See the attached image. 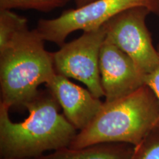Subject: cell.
I'll use <instances>...</instances> for the list:
<instances>
[{"label": "cell", "mask_w": 159, "mask_h": 159, "mask_svg": "<svg viewBox=\"0 0 159 159\" xmlns=\"http://www.w3.org/2000/svg\"><path fill=\"white\" fill-rule=\"evenodd\" d=\"M132 159H159V121L142 143L136 147Z\"/></svg>", "instance_id": "7c38bea8"}, {"label": "cell", "mask_w": 159, "mask_h": 159, "mask_svg": "<svg viewBox=\"0 0 159 159\" xmlns=\"http://www.w3.org/2000/svg\"><path fill=\"white\" fill-rule=\"evenodd\" d=\"M157 49H158L159 53V44ZM144 82L145 85H148L154 91V93L156 94L159 99V64L152 72L144 75Z\"/></svg>", "instance_id": "4fadbf2b"}, {"label": "cell", "mask_w": 159, "mask_h": 159, "mask_svg": "<svg viewBox=\"0 0 159 159\" xmlns=\"http://www.w3.org/2000/svg\"><path fill=\"white\" fill-rule=\"evenodd\" d=\"M159 120V99L148 85L102 107L88 127L77 134L69 148L99 143H127L137 147Z\"/></svg>", "instance_id": "7a4b0ae2"}, {"label": "cell", "mask_w": 159, "mask_h": 159, "mask_svg": "<svg viewBox=\"0 0 159 159\" xmlns=\"http://www.w3.org/2000/svg\"><path fill=\"white\" fill-rule=\"evenodd\" d=\"M44 41L35 29L27 27L0 48V103L25 108L39 85L57 74L52 52L46 50Z\"/></svg>", "instance_id": "3957f363"}, {"label": "cell", "mask_w": 159, "mask_h": 159, "mask_svg": "<svg viewBox=\"0 0 159 159\" xmlns=\"http://www.w3.org/2000/svg\"><path fill=\"white\" fill-rule=\"evenodd\" d=\"M106 35L103 25L83 31L78 39L65 43L59 50L52 52L57 74L80 81L98 98L105 96L99 71V52Z\"/></svg>", "instance_id": "5b68a950"}, {"label": "cell", "mask_w": 159, "mask_h": 159, "mask_svg": "<svg viewBox=\"0 0 159 159\" xmlns=\"http://www.w3.org/2000/svg\"><path fill=\"white\" fill-rule=\"evenodd\" d=\"M1 159H36V158H2Z\"/></svg>", "instance_id": "9a60e30c"}, {"label": "cell", "mask_w": 159, "mask_h": 159, "mask_svg": "<svg viewBox=\"0 0 159 159\" xmlns=\"http://www.w3.org/2000/svg\"><path fill=\"white\" fill-rule=\"evenodd\" d=\"M60 105L48 89L37 93L25 105L29 116L13 122L9 108L0 103V154L2 158H38L45 152L69 148L77 129L59 113Z\"/></svg>", "instance_id": "6da1fadb"}, {"label": "cell", "mask_w": 159, "mask_h": 159, "mask_svg": "<svg viewBox=\"0 0 159 159\" xmlns=\"http://www.w3.org/2000/svg\"><path fill=\"white\" fill-rule=\"evenodd\" d=\"M135 7H145L159 16V0H94L82 7L65 11L55 19L39 20L35 30L45 41L61 47L73 32L97 28Z\"/></svg>", "instance_id": "277c9868"}, {"label": "cell", "mask_w": 159, "mask_h": 159, "mask_svg": "<svg viewBox=\"0 0 159 159\" xmlns=\"http://www.w3.org/2000/svg\"><path fill=\"white\" fill-rule=\"evenodd\" d=\"M134 145L127 143H99L79 149L66 148L41 159H132Z\"/></svg>", "instance_id": "9c48e42d"}, {"label": "cell", "mask_w": 159, "mask_h": 159, "mask_svg": "<svg viewBox=\"0 0 159 159\" xmlns=\"http://www.w3.org/2000/svg\"><path fill=\"white\" fill-rule=\"evenodd\" d=\"M36 159H41L40 158H36Z\"/></svg>", "instance_id": "2e32d148"}, {"label": "cell", "mask_w": 159, "mask_h": 159, "mask_svg": "<svg viewBox=\"0 0 159 159\" xmlns=\"http://www.w3.org/2000/svg\"><path fill=\"white\" fill-rule=\"evenodd\" d=\"M151 13L145 7H135L122 12L105 24L108 38L128 55L143 76L159 64L158 49L152 43L146 19Z\"/></svg>", "instance_id": "8992f818"}, {"label": "cell", "mask_w": 159, "mask_h": 159, "mask_svg": "<svg viewBox=\"0 0 159 159\" xmlns=\"http://www.w3.org/2000/svg\"><path fill=\"white\" fill-rule=\"evenodd\" d=\"M46 86L63 108L67 120L80 131L89 126L102 107L103 102L90 91L61 75H55Z\"/></svg>", "instance_id": "ba28073f"}, {"label": "cell", "mask_w": 159, "mask_h": 159, "mask_svg": "<svg viewBox=\"0 0 159 159\" xmlns=\"http://www.w3.org/2000/svg\"><path fill=\"white\" fill-rule=\"evenodd\" d=\"M99 71L105 102L128 96L144 85L133 59L107 37L99 52Z\"/></svg>", "instance_id": "52a82bcc"}, {"label": "cell", "mask_w": 159, "mask_h": 159, "mask_svg": "<svg viewBox=\"0 0 159 159\" xmlns=\"http://www.w3.org/2000/svg\"><path fill=\"white\" fill-rule=\"evenodd\" d=\"M70 0H0V10L27 9L47 13L63 7Z\"/></svg>", "instance_id": "8fae6325"}, {"label": "cell", "mask_w": 159, "mask_h": 159, "mask_svg": "<svg viewBox=\"0 0 159 159\" xmlns=\"http://www.w3.org/2000/svg\"><path fill=\"white\" fill-rule=\"evenodd\" d=\"M27 27L28 21L26 18L9 10H0V48Z\"/></svg>", "instance_id": "30bf717a"}, {"label": "cell", "mask_w": 159, "mask_h": 159, "mask_svg": "<svg viewBox=\"0 0 159 159\" xmlns=\"http://www.w3.org/2000/svg\"><path fill=\"white\" fill-rule=\"evenodd\" d=\"M75 5H76V7H82V6L87 5V4L91 2L94 1V0H74Z\"/></svg>", "instance_id": "5bb4252c"}]
</instances>
